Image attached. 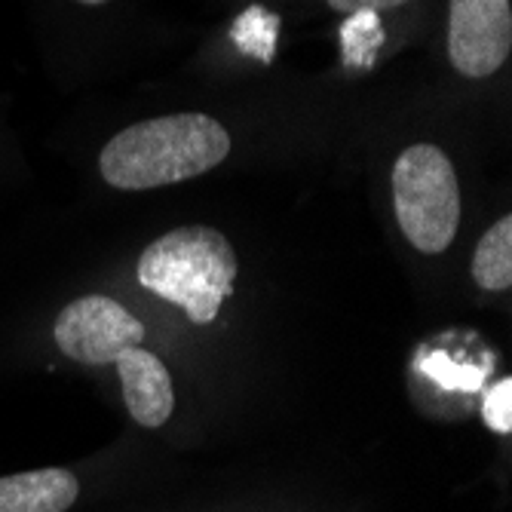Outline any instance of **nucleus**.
<instances>
[{
	"mask_svg": "<svg viewBox=\"0 0 512 512\" xmlns=\"http://www.w3.org/2000/svg\"><path fill=\"white\" fill-rule=\"evenodd\" d=\"M393 206L405 240L424 255H442L460 227V184L448 154L411 145L393 163Z\"/></svg>",
	"mask_w": 512,
	"mask_h": 512,
	"instance_id": "3",
	"label": "nucleus"
},
{
	"mask_svg": "<svg viewBox=\"0 0 512 512\" xmlns=\"http://www.w3.org/2000/svg\"><path fill=\"white\" fill-rule=\"evenodd\" d=\"M53 338L68 359L83 365H105L114 362L123 350L142 344L145 325L120 301L105 295H86L71 301L59 313Z\"/></svg>",
	"mask_w": 512,
	"mask_h": 512,
	"instance_id": "4",
	"label": "nucleus"
},
{
	"mask_svg": "<svg viewBox=\"0 0 512 512\" xmlns=\"http://www.w3.org/2000/svg\"><path fill=\"white\" fill-rule=\"evenodd\" d=\"M230 154L227 129L197 111L151 117L117 132L102 148V178L117 191H151L200 178Z\"/></svg>",
	"mask_w": 512,
	"mask_h": 512,
	"instance_id": "1",
	"label": "nucleus"
},
{
	"mask_svg": "<svg viewBox=\"0 0 512 512\" xmlns=\"http://www.w3.org/2000/svg\"><path fill=\"white\" fill-rule=\"evenodd\" d=\"M77 4H86V7H99V4H108V0H77Z\"/></svg>",
	"mask_w": 512,
	"mask_h": 512,
	"instance_id": "11",
	"label": "nucleus"
},
{
	"mask_svg": "<svg viewBox=\"0 0 512 512\" xmlns=\"http://www.w3.org/2000/svg\"><path fill=\"white\" fill-rule=\"evenodd\" d=\"M237 252L215 227L194 224L169 230L138 258V283L181 307L191 322L209 325L234 292Z\"/></svg>",
	"mask_w": 512,
	"mask_h": 512,
	"instance_id": "2",
	"label": "nucleus"
},
{
	"mask_svg": "<svg viewBox=\"0 0 512 512\" xmlns=\"http://www.w3.org/2000/svg\"><path fill=\"white\" fill-rule=\"evenodd\" d=\"M473 279L485 292H506L512 286V215H503L479 240Z\"/></svg>",
	"mask_w": 512,
	"mask_h": 512,
	"instance_id": "8",
	"label": "nucleus"
},
{
	"mask_svg": "<svg viewBox=\"0 0 512 512\" xmlns=\"http://www.w3.org/2000/svg\"><path fill=\"white\" fill-rule=\"evenodd\" d=\"M77 494V476L62 467L0 476V512H65L77 503Z\"/></svg>",
	"mask_w": 512,
	"mask_h": 512,
	"instance_id": "7",
	"label": "nucleus"
},
{
	"mask_svg": "<svg viewBox=\"0 0 512 512\" xmlns=\"http://www.w3.org/2000/svg\"><path fill=\"white\" fill-rule=\"evenodd\" d=\"M512 50L509 0H451L448 7V59L470 80L491 77Z\"/></svg>",
	"mask_w": 512,
	"mask_h": 512,
	"instance_id": "5",
	"label": "nucleus"
},
{
	"mask_svg": "<svg viewBox=\"0 0 512 512\" xmlns=\"http://www.w3.org/2000/svg\"><path fill=\"white\" fill-rule=\"evenodd\" d=\"M482 417H485L488 430H494L500 436L512 433V378H503L488 390V396L482 402Z\"/></svg>",
	"mask_w": 512,
	"mask_h": 512,
	"instance_id": "9",
	"label": "nucleus"
},
{
	"mask_svg": "<svg viewBox=\"0 0 512 512\" xmlns=\"http://www.w3.org/2000/svg\"><path fill=\"white\" fill-rule=\"evenodd\" d=\"M338 13H359V10H393L402 7L408 0H325Z\"/></svg>",
	"mask_w": 512,
	"mask_h": 512,
	"instance_id": "10",
	"label": "nucleus"
},
{
	"mask_svg": "<svg viewBox=\"0 0 512 512\" xmlns=\"http://www.w3.org/2000/svg\"><path fill=\"white\" fill-rule=\"evenodd\" d=\"M114 365L120 371L123 399H126L132 421L148 430L163 427L175 408L172 375L163 365V359L142 347H132V350H123L114 359Z\"/></svg>",
	"mask_w": 512,
	"mask_h": 512,
	"instance_id": "6",
	"label": "nucleus"
}]
</instances>
